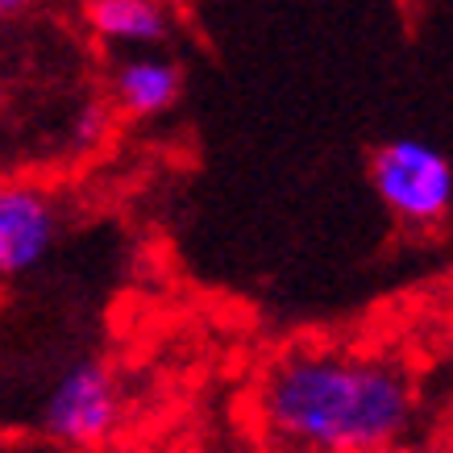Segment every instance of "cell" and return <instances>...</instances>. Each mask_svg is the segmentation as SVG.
<instances>
[{"instance_id":"cell-5","label":"cell","mask_w":453,"mask_h":453,"mask_svg":"<svg viewBox=\"0 0 453 453\" xmlns=\"http://www.w3.org/2000/svg\"><path fill=\"white\" fill-rule=\"evenodd\" d=\"M179 92H183V75L166 58L138 55L117 71V104L134 117H158L175 104Z\"/></svg>"},{"instance_id":"cell-6","label":"cell","mask_w":453,"mask_h":453,"mask_svg":"<svg viewBox=\"0 0 453 453\" xmlns=\"http://www.w3.org/2000/svg\"><path fill=\"white\" fill-rule=\"evenodd\" d=\"M92 26L100 38L125 46H154L166 38V13L158 0H92Z\"/></svg>"},{"instance_id":"cell-4","label":"cell","mask_w":453,"mask_h":453,"mask_svg":"<svg viewBox=\"0 0 453 453\" xmlns=\"http://www.w3.org/2000/svg\"><path fill=\"white\" fill-rule=\"evenodd\" d=\"M58 237L55 204L38 188H0V279H21L50 258Z\"/></svg>"},{"instance_id":"cell-2","label":"cell","mask_w":453,"mask_h":453,"mask_svg":"<svg viewBox=\"0 0 453 453\" xmlns=\"http://www.w3.org/2000/svg\"><path fill=\"white\" fill-rule=\"evenodd\" d=\"M371 183L379 200L403 225H441L453 208V163L449 154L420 138H395L374 154Z\"/></svg>"},{"instance_id":"cell-7","label":"cell","mask_w":453,"mask_h":453,"mask_svg":"<svg viewBox=\"0 0 453 453\" xmlns=\"http://www.w3.org/2000/svg\"><path fill=\"white\" fill-rule=\"evenodd\" d=\"M29 0H0V17H13V13H21Z\"/></svg>"},{"instance_id":"cell-1","label":"cell","mask_w":453,"mask_h":453,"mask_svg":"<svg viewBox=\"0 0 453 453\" xmlns=\"http://www.w3.org/2000/svg\"><path fill=\"white\" fill-rule=\"evenodd\" d=\"M262 416L303 453H399L420 425V395L403 362L303 349L266 374Z\"/></svg>"},{"instance_id":"cell-3","label":"cell","mask_w":453,"mask_h":453,"mask_svg":"<svg viewBox=\"0 0 453 453\" xmlns=\"http://www.w3.org/2000/svg\"><path fill=\"white\" fill-rule=\"evenodd\" d=\"M121 420V387L109 366L100 362H75L55 383L46 399V437L67 445V449H96L112 437Z\"/></svg>"}]
</instances>
